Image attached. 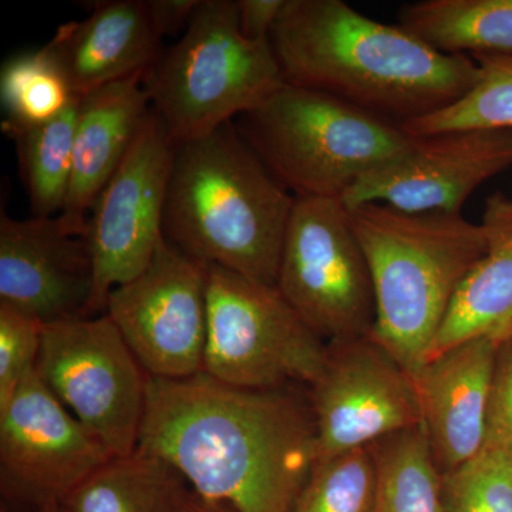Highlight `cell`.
I'll list each match as a JSON object with an SVG mask.
<instances>
[{
    "label": "cell",
    "instance_id": "obj_1",
    "mask_svg": "<svg viewBox=\"0 0 512 512\" xmlns=\"http://www.w3.org/2000/svg\"><path fill=\"white\" fill-rule=\"evenodd\" d=\"M137 451L170 464L207 503L293 512L316 463L309 397L239 389L200 373L150 376Z\"/></svg>",
    "mask_w": 512,
    "mask_h": 512
},
{
    "label": "cell",
    "instance_id": "obj_2",
    "mask_svg": "<svg viewBox=\"0 0 512 512\" xmlns=\"http://www.w3.org/2000/svg\"><path fill=\"white\" fill-rule=\"evenodd\" d=\"M269 42L286 83L399 124L446 109L480 79L473 57L437 52L342 0H285Z\"/></svg>",
    "mask_w": 512,
    "mask_h": 512
},
{
    "label": "cell",
    "instance_id": "obj_3",
    "mask_svg": "<svg viewBox=\"0 0 512 512\" xmlns=\"http://www.w3.org/2000/svg\"><path fill=\"white\" fill-rule=\"evenodd\" d=\"M295 202L228 123L177 144L165 201V239L202 264L276 286Z\"/></svg>",
    "mask_w": 512,
    "mask_h": 512
},
{
    "label": "cell",
    "instance_id": "obj_4",
    "mask_svg": "<svg viewBox=\"0 0 512 512\" xmlns=\"http://www.w3.org/2000/svg\"><path fill=\"white\" fill-rule=\"evenodd\" d=\"M348 212L375 289L370 338L414 375L458 286L490 249V225L461 212H404L379 202Z\"/></svg>",
    "mask_w": 512,
    "mask_h": 512
},
{
    "label": "cell",
    "instance_id": "obj_5",
    "mask_svg": "<svg viewBox=\"0 0 512 512\" xmlns=\"http://www.w3.org/2000/svg\"><path fill=\"white\" fill-rule=\"evenodd\" d=\"M241 119V136L295 198L342 200L416 144L396 121L284 83Z\"/></svg>",
    "mask_w": 512,
    "mask_h": 512
},
{
    "label": "cell",
    "instance_id": "obj_6",
    "mask_svg": "<svg viewBox=\"0 0 512 512\" xmlns=\"http://www.w3.org/2000/svg\"><path fill=\"white\" fill-rule=\"evenodd\" d=\"M284 83L271 42L242 35L237 0H201L187 30L144 74L151 109L177 144L232 123Z\"/></svg>",
    "mask_w": 512,
    "mask_h": 512
},
{
    "label": "cell",
    "instance_id": "obj_7",
    "mask_svg": "<svg viewBox=\"0 0 512 512\" xmlns=\"http://www.w3.org/2000/svg\"><path fill=\"white\" fill-rule=\"evenodd\" d=\"M202 373L239 389L311 386L328 346L276 286L208 265Z\"/></svg>",
    "mask_w": 512,
    "mask_h": 512
},
{
    "label": "cell",
    "instance_id": "obj_8",
    "mask_svg": "<svg viewBox=\"0 0 512 512\" xmlns=\"http://www.w3.org/2000/svg\"><path fill=\"white\" fill-rule=\"evenodd\" d=\"M276 288L326 345L372 335V275L342 200L296 198Z\"/></svg>",
    "mask_w": 512,
    "mask_h": 512
},
{
    "label": "cell",
    "instance_id": "obj_9",
    "mask_svg": "<svg viewBox=\"0 0 512 512\" xmlns=\"http://www.w3.org/2000/svg\"><path fill=\"white\" fill-rule=\"evenodd\" d=\"M36 372L111 456L136 453L150 376L106 313L43 325Z\"/></svg>",
    "mask_w": 512,
    "mask_h": 512
},
{
    "label": "cell",
    "instance_id": "obj_10",
    "mask_svg": "<svg viewBox=\"0 0 512 512\" xmlns=\"http://www.w3.org/2000/svg\"><path fill=\"white\" fill-rule=\"evenodd\" d=\"M177 143L151 109L130 150L94 201L86 239L92 255V316L117 286L140 275L163 244L164 212Z\"/></svg>",
    "mask_w": 512,
    "mask_h": 512
},
{
    "label": "cell",
    "instance_id": "obj_11",
    "mask_svg": "<svg viewBox=\"0 0 512 512\" xmlns=\"http://www.w3.org/2000/svg\"><path fill=\"white\" fill-rule=\"evenodd\" d=\"M207 275V264L164 239L140 275L111 291L104 313L148 376L184 380L202 373Z\"/></svg>",
    "mask_w": 512,
    "mask_h": 512
},
{
    "label": "cell",
    "instance_id": "obj_12",
    "mask_svg": "<svg viewBox=\"0 0 512 512\" xmlns=\"http://www.w3.org/2000/svg\"><path fill=\"white\" fill-rule=\"evenodd\" d=\"M326 346L308 396L316 463L421 426L413 376L379 343L366 336Z\"/></svg>",
    "mask_w": 512,
    "mask_h": 512
},
{
    "label": "cell",
    "instance_id": "obj_13",
    "mask_svg": "<svg viewBox=\"0 0 512 512\" xmlns=\"http://www.w3.org/2000/svg\"><path fill=\"white\" fill-rule=\"evenodd\" d=\"M111 458L37 372L0 406L3 491L36 510L63 507Z\"/></svg>",
    "mask_w": 512,
    "mask_h": 512
},
{
    "label": "cell",
    "instance_id": "obj_14",
    "mask_svg": "<svg viewBox=\"0 0 512 512\" xmlns=\"http://www.w3.org/2000/svg\"><path fill=\"white\" fill-rule=\"evenodd\" d=\"M512 167V131L463 130L416 138L402 160L362 178L346 207L379 202L404 212H460L485 181Z\"/></svg>",
    "mask_w": 512,
    "mask_h": 512
},
{
    "label": "cell",
    "instance_id": "obj_15",
    "mask_svg": "<svg viewBox=\"0 0 512 512\" xmlns=\"http://www.w3.org/2000/svg\"><path fill=\"white\" fill-rule=\"evenodd\" d=\"M94 274L86 239L59 218L0 217V303L42 325L92 316Z\"/></svg>",
    "mask_w": 512,
    "mask_h": 512
},
{
    "label": "cell",
    "instance_id": "obj_16",
    "mask_svg": "<svg viewBox=\"0 0 512 512\" xmlns=\"http://www.w3.org/2000/svg\"><path fill=\"white\" fill-rule=\"evenodd\" d=\"M497 343L470 340L430 357L414 373L421 427L441 474L484 450Z\"/></svg>",
    "mask_w": 512,
    "mask_h": 512
},
{
    "label": "cell",
    "instance_id": "obj_17",
    "mask_svg": "<svg viewBox=\"0 0 512 512\" xmlns=\"http://www.w3.org/2000/svg\"><path fill=\"white\" fill-rule=\"evenodd\" d=\"M76 96L146 73L163 53L147 0H106L60 26L45 46Z\"/></svg>",
    "mask_w": 512,
    "mask_h": 512
},
{
    "label": "cell",
    "instance_id": "obj_18",
    "mask_svg": "<svg viewBox=\"0 0 512 512\" xmlns=\"http://www.w3.org/2000/svg\"><path fill=\"white\" fill-rule=\"evenodd\" d=\"M144 74L80 96L72 180L57 217L69 234L83 237L94 201L116 173L151 111Z\"/></svg>",
    "mask_w": 512,
    "mask_h": 512
},
{
    "label": "cell",
    "instance_id": "obj_19",
    "mask_svg": "<svg viewBox=\"0 0 512 512\" xmlns=\"http://www.w3.org/2000/svg\"><path fill=\"white\" fill-rule=\"evenodd\" d=\"M484 220L491 247L458 286L427 359L470 340L512 338V201L493 198Z\"/></svg>",
    "mask_w": 512,
    "mask_h": 512
},
{
    "label": "cell",
    "instance_id": "obj_20",
    "mask_svg": "<svg viewBox=\"0 0 512 512\" xmlns=\"http://www.w3.org/2000/svg\"><path fill=\"white\" fill-rule=\"evenodd\" d=\"M399 23L444 55H512V0H426L404 6Z\"/></svg>",
    "mask_w": 512,
    "mask_h": 512
},
{
    "label": "cell",
    "instance_id": "obj_21",
    "mask_svg": "<svg viewBox=\"0 0 512 512\" xmlns=\"http://www.w3.org/2000/svg\"><path fill=\"white\" fill-rule=\"evenodd\" d=\"M185 480L160 458L136 453L114 457L64 503L66 512H177Z\"/></svg>",
    "mask_w": 512,
    "mask_h": 512
},
{
    "label": "cell",
    "instance_id": "obj_22",
    "mask_svg": "<svg viewBox=\"0 0 512 512\" xmlns=\"http://www.w3.org/2000/svg\"><path fill=\"white\" fill-rule=\"evenodd\" d=\"M375 512H446L443 474L423 427L373 444Z\"/></svg>",
    "mask_w": 512,
    "mask_h": 512
},
{
    "label": "cell",
    "instance_id": "obj_23",
    "mask_svg": "<svg viewBox=\"0 0 512 512\" xmlns=\"http://www.w3.org/2000/svg\"><path fill=\"white\" fill-rule=\"evenodd\" d=\"M80 96L56 119L15 137L23 180L35 218L59 217L73 173L74 134Z\"/></svg>",
    "mask_w": 512,
    "mask_h": 512
},
{
    "label": "cell",
    "instance_id": "obj_24",
    "mask_svg": "<svg viewBox=\"0 0 512 512\" xmlns=\"http://www.w3.org/2000/svg\"><path fill=\"white\" fill-rule=\"evenodd\" d=\"M76 94L45 46L6 60L0 72L2 130L15 138L22 131L49 123L67 109Z\"/></svg>",
    "mask_w": 512,
    "mask_h": 512
},
{
    "label": "cell",
    "instance_id": "obj_25",
    "mask_svg": "<svg viewBox=\"0 0 512 512\" xmlns=\"http://www.w3.org/2000/svg\"><path fill=\"white\" fill-rule=\"evenodd\" d=\"M471 57L480 67L478 82L446 109L403 123L406 133L421 138L463 130L512 131V55Z\"/></svg>",
    "mask_w": 512,
    "mask_h": 512
},
{
    "label": "cell",
    "instance_id": "obj_26",
    "mask_svg": "<svg viewBox=\"0 0 512 512\" xmlns=\"http://www.w3.org/2000/svg\"><path fill=\"white\" fill-rule=\"evenodd\" d=\"M376 461L363 447L318 461L293 512H375Z\"/></svg>",
    "mask_w": 512,
    "mask_h": 512
},
{
    "label": "cell",
    "instance_id": "obj_27",
    "mask_svg": "<svg viewBox=\"0 0 512 512\" xmlns=\"http://www.w3.org/2000/svg\"><path fill=\"white\" fill-rule=\"evenodd\" d=\"M446 512H512V453L483 450L443 476Z\"/></svg>",
    "mask_w": 512,
    "mask_h": 512
},
{
    "label": "cell",
    "instance_id": "obj_28",
    "mask_svg": "<svg viewBox=\"0 0 512 512\" xmlns=\"http://www.w3.org/2000/svg\"><path fill=\"white\" fill-rule=\"evenodd\" d=\"M43 325L0 303V406L36 372Z\"/></svg>",
    "mask_w": 512,
    "mask_h": 512
},
{
    "label": "cell",
    "instance_id": "obj_29",
    "mask_svg": "<svg viewBox=\"0 0 512 512\" xmlns=\"http://www.w3.org/2000/svg\"><path fill=\"white\" fill-rule=\"evenodd\" d=\"M484 450L512 453V338L495 356Z\"/></svg>",
    "mask_w": 512,
    "mask_h": 512
},
{
    "label": "cell",
    "instance_id": "obj_30",
    "mask_svg": "<svg viewBox=\"0 0 512 512\" xmlns=\"http://www.w3.org/2000/svg\"><path fill=\"white\" fill-rule=\"evenodd\" d=\"M239 28L254 42H269L285 0H237Z\"/></svg>",
    "mask_w": 512,
    "mask_h": 512
},
{
    "label": "cell",
    "instance_id": "obj_31",
    "mask_svg": "<svg viewBox=\"0 0 512 512\" xmlns=\"http://www.w3.org/2000/svg\"><path fill=\"white\" fill-rule=\"evenodd\" d=\"M201 0H147L148 15L157 35H183Z\"/></svg>",
    "mask_w": 512,
    "mask_h": 512
},
{
    "label": "cell",
    "instance_id": "obj_32",
    "mask_svg": "<svg viewBox=\"0 0 512 512\" xmlns=\"http://www.w3.org/2000/svg\"><path fill=\"white\" fill-rule=\"evenodd\" d=\"M177 512H232L228 510V508L221 507V505H215L207 503V501L202 500V498L198 497L197 494H190L187 491V494L184 495L183 501H181L180 507H178Z\"/></svg>",
    "mask_w": 512,
    "mask_h": 512
},
{
    "label": "cell",
    "instance_id": "obj_33",
    "mask_svg": "<svg viewBox=\"0 0 512 512\" xmlns=\"http://www.w3.org/2000/svg\"><path fill=\"white\" fill-rule=\"evenodd\" d=\"M2 512H10L6 510H2ZM35 512H66L63 507H52V508H43V510H36Z\"/></svg>",
    "mask_w": 512,
    "mask_h": 512
},
{
    "label": "cell",
    "instance_id": "obj_34",
    "mask_svg": "<svg viewBox=\"0 0 512 512\" xmlns=\"http://www.w3.org/2000/svg\"><path fill=\"white\" fill-rule=\"evenodd\" d=\"M508 242H510V245H512V232H511V235H510V239H508Z\"/></svg>",
    "mask_w": 512,
    "mask_h": 512
}]
</instances>
